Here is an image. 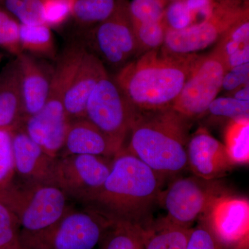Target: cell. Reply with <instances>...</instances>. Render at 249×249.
I'll return each instance as SVG.
<instances>
[{"label": "cell", "mask_w": 249, "mask_h": 249, "mask_svg": "<svg viewBox=\"0 0 249 249\" xmlns=\"http://www.w3.org/2000/svg\"><path fill=\"white\" fill-rule=\"evenodd\" d=\"M163 178L124 147L113 158L104 184L85 208L111 223L144 227L158 204Z\"/></svg>", "instance_id": "cell-1"}, {"label": "cell", "mask_w": 249, "mask_h": 249, "mask_svg": "<svg viewBox=\"0 0 249 249\" xmlns=\"http://www.w3.org/2000/svg\"><path fill=\"white\" fill-rule=\"evenodd\" d=\"M197 57L156 49L129 61L114 78L137 111L171 107Z\"/></svg>", "instance_id": "cell-2"}, {"label": "cell", "mask_w": 249, "mask_h": 249, "mask_svg": "<svg viewBox=\"0 0 249 249\" xmlns=\"http://www.w3.org/2000/svg\"><path fill=\"white\" fill-rule=\"evenodd\" d=\"M191 121L172 107L137 111L126 150L162 178L187 167Z\"/></svg>", "instance_id": "cell-3"}, {"label": "cell", "mask_w": 249, "mask_h": 249, "mask_svg": "<svg viewBox=\"0 0 249 249\" xmlns=\"http://www.w3.org/2000/svg\"><path fill=\"white\" fill-rule=\"evenodd\" d=\"M19 221L21 231L36 232L53 225L71 209L68 196L52 183L14 181L0 194Z\"/></svg>", "instance_id": "cell-4"}, {"label": "cell", "mask_w": 249, "mask_h": 249, "mask_svg": "<svg viewBox=\"0 0 249 249\" xmlns=\"http://www.w3.org/2000/svg\"><path fill=\"white\" fill-rule=\"evenodd\" d=\"M111 223L85 208L71 209L53 225L36 232L20 231L22 249H93Z\"/></svg>", "instance_id": "cell-5"}, {"label": "cell", "mask_w": 249, "mask_h": 249, "mask_svg": "<svg viewBox=\"0 0 249 249\" xmlns=\"http://www.w3.org/2000/svg\"><path fill=\"white\" fill-rule=\"evenodd\" d=\"M81 40L104 64L119 70L138 55L128 5L117 0L112 14L94 27L84 30Z\"/></svg>", "instance_id": "cell-6"}, {"label": "cell", "mask_w": 249, "mask_h": 249, "mask_svg": "<svg viewBox=\"0 0 249 249\" xmlns=\"http://www.w3.org/2000/svg\"><path fill=\"white\" fill-rule=\"evenodd\" d=\"M137 110L131 104L114 77L106 72L91 91L85 109V119L124 148Z\"/></svg>", "instance_id": "cell-7"}, {"label": "cell", "mask_w": 249, "mask_h": 249, "mask_svg": "<svg viewBox=\"0 0 249 249\" xmlns=\"http://www.w3.org/2000/svg\"><path fill=\"white\" fill-rule=\"evenodd\" d=\"M228 193L218 179H205L194 175L174 180L160 193L158 204L167 212L168 220L192 228L219 196Z\"/></svg>", "instance_id": "cell-8"}, {"label": "cell", "mask_w": 249, "mask_h": 249, "mask_svg": "<svg viewBox=\"0 0 249 249\" xmlns=\"http://www.w3.org/2000/svg\"><path fill=\"white\" fill-rule=\"evenodd\" d=\"M112 160L88 155L58 157L52 183L61 189L69 199L86 204L107 179Z\"/></svg>", "instance_id": "cell-9"}, {"label": "cell", "mask_w": 249, "mask_h": 249, "mask_svg": "<svg viewBox=\"0 0 249 249\" xmlns=\"http://www.w3.org/2000/svg\"><path fill=\"white\" fill-rule=\"evenodd\" d=\"M226 72L222 60L213 52L198 55L171 107L189 121L202 115L222 89Z\"/></svg>", "instance_id": "cell-10"}, {"label": "cell", "mask_w": 249, "mask_h": 249, "mask_svg": "<svg viewBox=\"0 0 249 249\" xmlns=\"http://www.w3.org/2000/svg\"><path fill=\"white\" fill-rule=\"evenodd\" d=\"M208 224L225 249H249V201L227 193L199 219Z\"/></svg>", "instance_id": "cell-11"}, {"label": "cell", "mask_w": 249, "mask_h": 249, "mask_svg": "<svg viewBox=\"0 0 249 249\" xmlns=\"http://www.w3.org/2000/svg\"><path fill=\"white\" fill-rule=\"evenodd\" d=\"M245 18L237 11L214 9L212 16L203 22L181 30L166 29L161 50L174 55L196 54L217 43L232 26Z\"/></svg>", "instance_id": "cell-12"}, {"label": "cell", "mask_w": 249, "mask_h": 249, "mask_svg": "<svg viewBox=\"0 0 249 249\" xmlns=\"http://www.w3.org/2000/svg\"><path fill=\"white\" fill-rule=\"evenodd\" d=\"M187 166L193 175L205 179H218L235 165L224 143L200 127L192 135L187 146Z\"/></svg>", "instance_id": "cell-13"}, {"label": "cell", "mask_w": 249, "mask_h": 249, "mask_svg": "<svg viewBox=\"0 0 249 249\" xmlns=\"http://www.w3.org/2000/svg\"><path fill=\"white\" fill-rule=\"evenodd\" d=\"M70 122L65 108L45 105L36 114L24 116L21 126L47 155L58 158Z\"/></svg>", "instance_id": "cell-14"}, {"label": "cell", "mask_w": 249, "mask_h": 249, "mask_svg": "<svg viewBox=\"0 0 249 249\" xmlns=\"http://www.w3.org/2000/svg\"><path fill=\"white\" fill-rule=\"evenodd\" d=\"M16 175L23 181L52 183L57 158L50 157L26 133L22 126L12 131Z\"/></svg>", "instance_id": "cell-15"}, {"label": "cell", "mask_w": 249, "mask_h": 249, "mask_svg": "<svg viewBox=\"0 0 249 249\" xmlns=\"http://www.w3.org/2000/svg\"><path fill=\"white\" fill-rule=\"evenodd\" d=\"M24 116L38 112L48 97L54 67L44 59L24 53L16 56Z\"/></svg>", "instance_id": "cell-16"}, {"label": "cell", "mask_w": 249, "mask_h": 249, "mask_svg": "<svg viewBox=\"0 0 249 249\" xmlns=\"http://www.w3.org/2000/svg\"><path fill=\"white\" fill-rule=\"evenodd\" d=\"M107 71L102 61L87 49L64 98V106L70 121L85 118L88 98Z\"/></svg>", "instance_id": "cell-17"}, {"label": "cell", "mask_w": 249, "mask_h": 249, "mask_svg": "<svg viewBox=\"0 0 249 249\" xmlns=\"http://www.w3.org/2000/svg\"><path fill=\"white\" fill-rule=\"evenodd\" d=\"M88 119L70 122L60 157L88 155L113 159L122 150Z\"/></svg>", "instance_id": "cell-18"}, {"label": "cell", "mask_w": 249, "mask_h": 249, "mask_svg": "<svg viewBox=\"0 0 249 249\" xmlns=\"http://www.w3.org/2000/svg\"><path fill=\"white\" fill-rule=\"evenodd\" d=\"M18 60L15 57L0 74V129L14 130L24 118Z\"/></svg>", "instance_id": "cell-19"}, {"label": "cell", "mask_w": 249, "mask_h": 249, "mask_svg": "<svg viewBox=\"0 0 249 249\" xmlns=\"http://www.w3.org/2000/svg\"><path fill=\"white\" fill-rule=\"evenodd\" d=\"M192 228L181 227L166 218L153 219L142 227L143 249H186Z\"/></svg>", "instance_id": "cell-20"}, {"label": "cell", "mask_w": 249, "mask_h": 249, "mask_svg": "<svg viewBox=\"0 0 249 249\" xmlns=\"http://www.w3.org/2000/svg\"><path fill=\"white\" fill-rule=\"evenodd\" d=\"M19 42L24 53L44 60L56 59L55 38L52 29L45 23L20 24Z\"/></svg>", "instance_id": "cell-21"}, {"label": "cell", "mask_w": 249, "mask_h": 249, "mask_svg": "<svg viewBox=\"0 0 249 249\" xmlns=\"http://www.w3.org/2000/svg\"><path fill=\"white\" fill-rule=\"evenodd\" d=\"M224 145L234 165L249 161V118L230 120L224 132Z\"/></svg>", "instance_id": "cell-22"}, {"label": "cell", "mask_w": 249, "mask_h": 249, "mask_svg": "<svg viewBox=\"0 0 249 249\" xmlns=\"http://www.w3.org/2000/svg\"><path fill=\"white\" fill-rule=\"evenodd\" d=\"M98 245L99 249H143L142 227L129 223H112Z\"/></svg>", "instance_id": "cell-23"}, {"label": "cell", "mask_w": 249, "mask_h": 249, "mask_svg": "<svg viewBox=\"0 0 249 249\" xmlns=\"http://www.w3.org/2000/svg\"><path fill=\"white\" fill-rule=\"evenodd\" d=\"M117 0H75L71 18L84 30L103 22L115 9Z\"/></svg>", "instance_id": "cell-24"}, {"label": "cell", "mask_w": 249, "mask_h": 249, "mask_svg": "<svg viewBox=\"0 0 249 249\" xmlns=\"http://www.w3.org/2000/svg\"><path fill=\"white\" fill-rule=\"evenodd\" d=\"M132 25L137 41L138 55L159 49L163 46L166 31L163 20Z\"/></svg>", "instance_id": "cell-25"}, {"label": "cell", "mask_w": 249, "mask_h": 249, "mask_svg": "<svg viewBox=\"0 0 249 249\" xmlns=\"http://www.w3.org/2000/svg\"><path fill=\"white\" fill-rule=\"evenodd\" d=\"M12 146V131L0 129V194L16 178Z\"/></svg>", "instance_id": "cell-26"}, {"label": "cell", "mask_w": 249, "mask_h": 249, "mask_svg": "<svg viewBox=\"0 0 249 249\" xmlns=\"http://www.w3.org/2000/svg\"><path fill=\"white\" fill-rule=\"evenodd\" d=\"M19 21L0 7V48L14 57L22 53L19 42Z\"/></svg>", "instance_id": "cell-27"}, {"label": "cell", "mask_w": 249, "mask_h": 249, "mask_svg": "<svg viewBox=\"0 0 249 249\" xmlns=\"http://www.w3.org/2000/svg\"><path fill=\"white\" fill-rule=\"evenodd\" d=\"M0 7L14 16L20 24L43 23L41 0H0Z\"/></svg>", "instance_id": "cell-28"}, {"label": "cell", "mask_w": 249, "mask_h": 249, "mask_svg": "<svg viewBox=\"0 0 249 249\" xmlns=\"http://www.w3.org/2000/svg\"><path fill=\"white\" fill-rule=\"evenodd\" d=\"M21 228L14 213L0 200V249L21 247Z\"/></svg>", "instance_id": "cell-29"}, {"label": "cell", "mask_w": 249, "mask_h": 249, "mask_svg": "<svg viewBox=\"0 0 249 249\" xmlns=\"http://www.w3.org/2000/svg\"><path fill=\"white\" fill-rule=\"evenodd\" d=\"M164 0H132L128 12L132 24L160 22L165 13Z\"/></svg>", "instance_id": "cell-30"}, {"label": "cell", "mask_w": 249, "mask_h": 249, "mask_svg": "<svg viewBox=\"0 0 249 249\" xmlns=\"http://www.w3.org/2000/svg\"><path fill=\"white\" fill-rule=\"evenodd\" d=\"M75 0H41L43 23L52 29L65 24L71 17Z\"/></svg>", "instance_id": "cell-31"}, {"label": "cell", "mask_w": 249, "mask_h": 249, "mask_svg": "<svg viewBox=\"0 0 249 249\" xmlns=\"http://www.w3.org/2000/svg\"><path fill=\"white\" fill-rule=\"evenodd\" d=\"M207 111L213 116L228 118L230 120L249 118V101H240L231 96L214 98Z\"/></svg>", "instance_id": "cell-32"}, {"label": "cell", "mask_w": 249, "mask_h": 249, "mask_svg": "<svg viewBox=\"0 0 249 249\" xmlns=\"http://www.w3.org/2000/svg\"><path fill=\"white\" fill-rule=\"evenodd\" d=\"M163 22L171 30H181L193 24V17L184 0L173 1L165 9Z\"/></svg>", "instance_id": "cell-33"}, {"label": "cell", "mask_w": 249, "mask_h": 249, "mask_svg": "<svg viewBox=\"0 0 249 249\" xmlns=\"http://www.w3.org/2000/svg\"><path fill=\"white\" fill-rule=\"evenodd\" d=\"M186 249H225L203 219L192 228Z\"/></svg>", "instance_id": "cell-34"}, {"label": "cell", "mask_w": 249, "mask_h": 249, "mask_svg": "<svg viewBox=\"0 0 249 249\" xmlns=\"http://www.w3.org/2000/svg\"><path fill=\"white\" fill-rule=\"evenodd\" d=\"M249 63L239 65L226 72L222 80V89L232 91L249 83Z\"/></svg>", "instance_id": "cell-35"}, {"label": "cell", "mask_w": 249, "mask_h": 249, "mask_svg": "<svg viewBox=\"0 0 249 249\" xmlns=\"http://www.w3.org/2000/svg\"><path fill=\"white\" fill-rule=\"evenodd\" d=\"M193 17V24L196 18H200L201 22L209 19L214 10L213 0H184Z\"/></svg>", "instance_id": "cell-36"}, {"label": "cell", "mask_w": 249, "mask_h": 249, "mask_svg": "<svg viewBox=\"0 0 249 249\" xmlns=\"http://www.w3.org/2000/svg\"><path fill=\"white\" fill-rule=\"evenodd\" d=\"M247 63H249V44L244 46L232 55L228 57L224 62L227 71L233 67Z\"/></svg>", "instance_id": "cell-37"}, {"label": "cell", "mask_w": 249, "mask_h": 249, "mask_svg": "<svg viewBox=\"0 0 249 249\" xmlns=\"http://www.w3.org/2000/svg\"><path fill=\"white\" fill-rule=\"evenodd\" d=\"M231 97L240 101H249V83L240 87L238 89L232 91Z\"/></svg>", "instance_id": "cell-38"}, {"label": "cell", "mask_w": 249, "mask_h": 249, "mask_svg": "<svg viewBox=\"0 0 249 249\" xmlns=\"http://www.w3.org/2000/svg\"><path fill=\"white\" fill-rule=\"evenodd\" d=\"M3 58H4V53L0 52V65H1V62H2ZM0 74H1V71H0Z\"/></svg>", "instance_id": "cell-39"}, {"label": "cell", "mask_w": 249, "mask_h": 249, "mask_svg": "<svg viewBox=\"0 0 249 249\" xmlns=\"http://www.w3.org/2000/svg\"><path fill=\"white\" fill-rule=\"evenodd\" d=\"M22 249L21 248V247H16V248H12V249Z\"/></svg>", "instance_id": "cell-40"}, {"label": "cell", "mask_w": 249, "mask_h": 249, "mask_svg": "<svg viewBox=\"0 0 249 249\" xmlns=\"http://www.w3.org/2000/svg\"><path fill=\"white\" fill-rule=\"evenodd\" d=\"M170 1H178V0H170Z\"/></svg>", "instance_id": "cell-41"}]
</instances>
